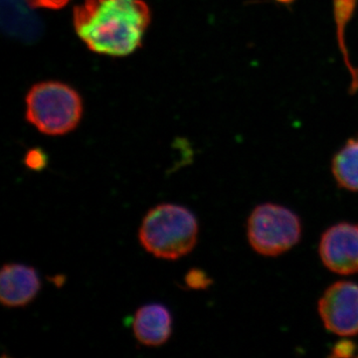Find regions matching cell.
<instances>
[{
  "mask_svg": "<svg viewBox=\"0 0 358 358\" xmlns=\"http://www.w3.org/2000/svg\"><path fill=\"white\" fill-rule=\"evenodd\" d=\"M322 262L336 274L348 275L358 273V225L338 223L331 226L320 238Z\"/></svg>",
  "mask_w": 358,
  "mask_h": 358,
  "instance_id": "obj_6",
  "label": "cell"
},
{
  "mask_svg": "<svg viewBox=\"0 0 358 358\" xmlns=\"http://www.w3.org/2000/svg\"><path fill=\"white\" fill-rule=\"evenodd\" d=\"M82 115L81 96L61 82L35 84L26 96V120L47 136L70 133L77 128Z\"/></svg>",
  "mask_w": 358,
  "mask_h": 358,
  "instance_id": "obj_3",
  "label": "cell"
},
{
  "mask_svg": "<svg viewBox=\"0 0 358 358\" xmlns=\"http://www.w3.org/2000/svg\"><path fill=\"white\" fill-rule=\"evenodd\" d=\"M133 331L141 345L148 348L164 345L173 334L171 313L159 303L143 306L134 315Z\"/></svg>",
  "mask_w": 358,
  "mask_h": 358,
  "instance_id": "obj_8",
  "label": "cell"
},
{
  "mask_svg": "<svg viewBox=\"0 0 358 358\" xmlns=\"http://www.w3.org/2000/svg\"><path fill=\"white\" fill-rule=\"evenodd\" d=\"M247 235L252 248L260 255H282L300 242L301 219L281 205L261 204L250 214Z\"/></svg>",
  "mask_w": 358,
  "mask_h": 358,
  "instance_id": "obj_4",
  "label": "cell"
},
{
  "mask_svg": "<svg viewBox=\"0 0 358 358\" xmlns=\"http://www.w3.org/2000/svg\"><path fill=\"white\" fill-rule=\"evenodd\" d=\"M185 282L188 288L197 289V291L208 289L213 282L208 275L199 268L190 270L185 275Z\"/></svg>",
  "mask_w": 358,
  "mask_h": 358,
  "instance_id": "obj_10",
  "label": "cell"
},
{
  "mask_svg": "<svg viewBox=\"0 0 358 358\" xmlns=\"http://www.w3.org/2000/svg\"><path fill=\"white\" fill-rule=\"evenodd\" d=\"M331 171L341 188L358 192V138L348 141L334 155Z\"/></svg>",
  "mask_w": 358,
  "mask_h": 358,
  "instance_id": "obj_9",
  "label": "cell"
},
{
  "mask_svg": "<svg viewBox=\"0 0 358 358\" xmlns=\"http://www.w3.org/2000/svg\"><path fill=\"white\" fill-rule=\"evenodd\" d=\"M24 164L31 171H41L48 164V157L40 148H33L26 154Z\"/></svg>",
  "mask_w": 358,
  "mask_h": 358,
  "instance_id": "obj_11",
  "label": "cell"
},
{
  "mask_svg": "<svg viewBox=\"0 0 358 358\" xmlns=\"http://www.w3.org/2000/svg\"><path fill=\"white\" fill-rule=\"evenodd\" d=\"M41 281L37 271L22 264H6L0 273V301L6 308H23L38 296Z\"/></svg>",
  "mask_w": 358,
  "mask_h": 358,
  "instance_id": "obj_7",
  "label": "cell"
},
{
  "mask_svg": "<svg viewBox=\"0 0 358 358\" xmlns=\"http://www.w3.org/2000/svg\"><path fill=\"white\" fill-rule=\"evenodd\" d=\"M30 6L39 8L60 9L67 6L70 0H26Z\"/></svg>",
  "mask_w": 358,
  "mask_h": 358,
  "instance_id": "obj_13",
  "label": "cell"
},
{
  "mask_svg": "<svg viewBox=\"0 0 358 358\" xmlns=\"http://www.w3.org/2000/svg\"><path fill=\"white\" fill-rule=\"evenodd\" d=\"M357 346L353 341L343 339L334 345L331 357H352L357 352Z\"/></svg>",
  "mask_w": 358,
  "mask_h": 358,
  "instance_id": "obj_12",
  "label": "cell"
},
{
  "mask_svg": "<svg viewBox=\"0 0 358 358\" xmlns=\"http://www.w3.org/2000/svg\"><path fill=\"white\" fill-rule=\"evenodd\" d=\"M199 221L189 209L176 204H160L150 209L138 231L140 243L159 259L174 261L195 248Z\"/></svg>",
  "mask_w": 358,
  "mask_h": 358,
  "instance_id": "obj_2",
  "label": "cell"
},
{
  "mask_svg": "<svg viewBox=\"0 0 358 358\" xmlns=\"http://www.w3.org/2000/svg\"><path fill=\"white\" fill-rule=\"evenodd\" d=\"M73 23L90 50L122 57L140 48L150 7L143 0H84L73 11Z\"/></svg>",
  "mask_w": 358,
  "mask_h": 358,
  "instance_id": "obj_1",
  "label": "cell"
},
{
  "mask_svg": "<svg viewBox=\"0 0 358 358\" xmlns=\"http://www.w3.org/2000/svg\"><path fill=\"white\" fill-rule=\"evenodd\" d=\"M320 319L327 331L339 336L358 334V285L334 282L319 301Z\"/></svg>",
  "mask_w": 358,
  "mask_h": 358,
  "instance_id": "obj_5",
  "label": "cell"
}]
</instances>
